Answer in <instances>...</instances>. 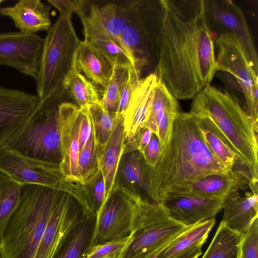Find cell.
I'll return each mask as SVG.
<instances>
[{"instance_id": "cell-1", "label": "cell", "mask_w": 258, "mask_h": 258, "mask_svg": "<svg viewBox=\"0 0 258 258\" xmlns=\"http://www.w3.org/2000/svg\"><path fill=\"white\" fill-rule=\"evenodd\" d=\"M163 16L154 72L177 99L193 98L218 71L205 0H160Z\"/></svg>"}, {"instance_id": "cell-2", "label": "cell", "mask_w": 258, "mask_h": 258, "mask_svg": "<svg viewBox=\"0 0 258 258\" xmlns=\"http://www.w3.org/2000/svg\"><path fill=\"white\" fill-rule=\"evenodd\" d=\"M145 187L151 201L162 203L181 195L208 175L227 173L231 169L220 162L206 144L198 118L179 111L169 140L153 167L144 163Z\"/></svg>"}, {"instance_id": "cell-3", "label": "cell", "mask_w": 258, "mask_h": 258, "mask_svg": "<svg viewBox=\"0 0 258 258\" xmlns=\"http://www.w3.org/2000/svg\"><path fill=\"white\" fill-rule=\"evenodd\" d=\"M190 112L214 123L248 169L250 186L257 185V132L238 98L209 85L193 98Z\"/></svg>"}, {"instance_id": "cell-4", "label": "cell", "mask_w": 258, "mask_h": 258, "mask_svg": "<svg viewBox=\"0 0 258 258\" xmlns=\"http://www.w3.org/2000/svg\"><path fill=\"white\" fill-rule=\"evenodd\" d=\"M61 191L37 185L22 187L20 203L2 239L3 258H34Z\"/></svg>"}, {"instance_id": "cell-5", "label": "cell", "mask_w": 258, "mask_h": 258, "mask_svg": "<svg viewBox=\"0 0 258 258\" xmlns=\"http://www.w3.org/2000/svg\"><path fill=\"white\" fill-rule=\"evenodd\" d=\"M67 91L58 90L40 101L5 149L34 159L59 164L61 158L58 109Z\"/></svg>"}, {"instance_id": "cell-6", "label": "cell", "mask_w": 258, "mask_h": 258, "mask_svg": "<svg viewBox=\"0 0 258 258\" xmlns=\"http://www.w3.org/2000/svg\"><path fill=\"white\" fill-rule=\"evenodd\" d=\"M80 42L71 18L59 15L44 38L35 80L37 95L41 100L64 88L66 80L76 71L75 56Z\"/></svg>"}, {"instance_id": "cell-7", "label": "cell", "mask_w": 258, "mask_h": 258, "mask_svg": "<svg viewBox=\"0 0 258 258\" xmlns=\"http://www.w3.org/2000/svg\"><path fill=\"white\" fill-rule=\"evenodd\" d=\"M133 195L135 215L132 238L120 258L155 255L188 227L172 219L162 204L147 200L136 190Z\"/></svg>"}, {"instance_id": "cell-8", "label": "cell", "mask_w": 258, "mask_h": 258, "mask_svg": "<svg viewBox=\"0 0 258 258\" xmlns=\"http://www.w3.org/2000/svg\"><path fill=\"white\" fill-rule=\"evenodd\" d=\"M162 16L160 0L128 1V20L121 42L141 76L145 71L155 70Z\"/></svg>"}, {"instance_id": "cell-9", "label": "cell", "mask_w": 258, "mask_h": 258, "mask_svg": "<svg viewBox=\"0 0 258 258\" xmlns=\"http://www.w3.org/2000/svg\"><path fill=\"white\" fill-rule=\"evenodd\" d=\"M0 172L22 187L37 185L65 192L77 201L86 216H93L87 187L66 181L58 163L34 159L5 149L0 153Z\"/></svg>"}, {"instance_id": "cell-10", "label": "cell", "mask_w": 258, "mask_h": 258, "mask_svg": "<svg viewBox=\"0 0 258 258\" xmlns=\"http://www.w3.org/2000/svg\"><path fill=\"white\" fill-rule=\"evenodd\" d=\"M215 42L218 49L216 58L218 71L227 72L235 79L243 96V108L258 133V74L250 65L241 43L234 35L226 32L219 34Z\"/></svg>"}, {"instance_id": "cell-11", "label": "cell", "mask_w": 258, "mask_h": 258, "mask_svg": "<svg viewBox=\"0 0 258 258\" xmlns=\"http://www.w3.org/2000/svg\"><path fill=\"white\" fill-rule=\"evenodd\" d=\"M134 215L132 189L116 181L111 194L96 217L91 246L130 235Z\"/></svg>"}, {"instance_id": "cell-12", "label": "cell", "mask_w": 258, "mask_h": 258, "mask_svg": "<svg viewBox=\"0 0 258 258\" xmlns=\"http://www.w3.org/2000/svg\"><path fill=\"white\" fill-rule=\"evenodd\" d=\"M208 24L219 32L234 35L242 46L250 65L258 74L257 51L242 10L230 0L205 1Z\"/></svg>"}, {"instance_id": "cell-13", "label": "cell", "mask_w": 258, "mask_h": 258, "mask_svg": "<svg viewBox=\"0 0 258 258\" xmlns=\"http://www.w3.org/2000/svg\"><path fill=\"white\" fill-rule=\"evenodd\" d=\"M44 38L21 31L0 32V64L10 67L36 80Z\"/></svg>"}, {"instance_id": "cell-14", "label": "cell", "mask_w": 258, "mask_h": 258, "mask_svg": "<svg viewBox=\"0 0 258 258\" xmlns=\"http://www.w3.org/2000/svg\"><path fill=\"white\" fill-rule=\"evenodd\" d=\"M86 216L77 201L61 191L34 258H53L72 228Z\"/></svg>"}, {"instance_id": "cell-15", "label": "cell", "mask_w": 258, "mask_h": 258, "mask_svg": "<svg viewBox=\"0 0 258 258\" xmlns=\"http://www.w3.org/2000/svg\"><path fill=\"white\" fill-rule=\"evenodd\" d=\"M40 101L37 95L0 86V153Z\"/></svg>"}, {"instance_id": "cell-16", "label": "cell", "mask_w": 258, "mask_h": 258, "mask_svg": "<svg viewBox=\"0 0 258 258\" xmlns=\"http://www.w3.org/2000/svg\"><path fill=\"white\" fill-rule=\"evenodd\" d=\"M57 122L60 140L61 172L66 181L78 183L77 171L80 151V108L71 102H61L58 106Z\"/></svg>"}, {"instance_id": "cell-17", "label": "cell", "mask_w": 258, "mask_h": 258, "mask_svg": "<svg viewBox=\"0 0 258 258\" xmlns=\"http://www.w3.org/2000/svg\"><path fill=\"white\" fill-rule=\"evenodd\" d=\"M223 199L184 195L167 200L161 204L172 219L189 227L215 218L222 210Z\"/></svg>"}, {"instance_id": "cell-18", "label": "cell", "mask_w": 258, "mask_h": 258, "mask_svg": "<svg viewBox=\"0 0 258 258\" xmlns=\"http://www.w3.org/2000/svg\"><path fill=\"white\" fill-rule=\"evenodd\" d=\"M158 78L154 73L141 78L124 114L125 140L135 136L149 118L154 89Z\"/></svg>"}, {"instance_id": "cell-19", "label": "cell", "mask_w": 258, "mask_h": 258, "mask_svg": "<svg viewBox=\"0 0 258 258\" xmlns=\"http://www.w3.org/2000/svg\"><path fill=\"white\" fill-rule=\"evenodd\" d=\"M251 183V176L248 172L232 169L227 173H216L205 176L188 186L177 197L194 195L224 198L231 192L245 190Z\"/></svg>"}, {"instance_id": "cell-20", "label": "cell", "mask_w": 258, "mask_h": 258, "mask_svg": "<svg viewBox=\"0 0 258 258\" xmlns=\"http://www.w3.org/2000/svg\"><path fill=\"white\" fill-rule=\"evenodd\" d=\"M222 209L221 222L229 229L243 235L258 218L257 192H246L243 196L239 191L231 192L224 198Z\"/></svg>"}, {"instance_id": "cell-21", "label": "cell", "mask_w": 258, "mask_h": 258, "mask_svg": "<svg viewBox=\"0 0 258 258\" xmlns=\"http://www.w3.org/2000/svg\"><path fill=\"white\" fill-rule=\"evenodd\" d=\"M51 7L40 0H20L11 6L0 8V15L10 18L20 31L36 34L51 26Z\"/></svg>"}, {"instance_id": "cell-22", "label": "cell", "mask_w": 258, "mask_h": 258, "mask_svg": "<svg viewBox=\"0 0 258 258\" xmlns=\"http://www.w3.org/2000/svg\"><path fill=\"white\" fill-rule=\"evenodd\" d=\"M125 143L123 115L115 113L112 133L99 157L100 170L105 187L104 204L110 197L115 184Z\"/></svg>"}, {"instance_id": "cell-23", "label": "cell", "mask_w": 258, "mask_h": 258, "mask_svg": "<svg viewBox=\"0 0 258 258\" xmlns=\"http://www.w3.org/2000/svg\"><path fill=\"white\" fill-rule=\"evenodd\" d=\"M112 61L90 41H81L75 56V68L94 84L105 88L114 67Z\"/></svg>"}, {"instance_id": "cell-24", "label": "cell", "mask_w": 258, "mask_h": 258, "mask_svg": "<svg viewBox=\"0 0 258 258\" xmlns=\"http://www.w3.org/2000/svg\"><path fill=\"white\" fill-rule=\"evenodd\" d=\"M80 12L98 22L124 50L121 37L128 20V1L108 2L101 4L85 0L78 13Z\"/></svg>"}, {"instance_id": "cell-25", "label": "cell", "mask_w": 258, "mask_h": 258, "mask_svg": "<svg viewBox=\"0 0 258 258\" xmlns=\"http://www.w3.org/2000/svg\"><path fill=\"white\" fill-rule=\"evenodd\" d=\"M179 109L177 99L158 79L154 89L149 118L155 121L157 125L161 151L169 140L174 120L180 111Z\"/></svg>"}, {"instance_id": "cell-26", "label": "cell", "mask_w": 258, "mask_h": 258, "mask_svg": "<svg viewBox=\"0 0 258 258\" xmlns=\"http://www.w3.org/2000/svg\"><path fill=\"white\" fill-rule=\"evenodd\" d=\"M215 224L213 218L187 227L155 255L158 258H179L202 248Z\"/></svg>"}, {"instance_id": "cell-27", "label": "cell", "mask_w": 258, "mask_h": 258, "mask_svg": "<svg viewBox=\"0 0 258 258\" xmlns=\"http://www.w3.org/2000/svg\"><path fill=\"white\" fill-rule=\"evenodd\" d=\"M84 28L85 38L108 57L114 65H132L133 63L128 55L119 45L94 19L84 13L77 14Z\"/></svg>"}, {"instance_id": "cell-28", "label": "cell", "mask_w": 258, "mask_h": 258, "mask_svg": "<svg viewBox=\"0 0 258 258\" xmlns=\"http://www.w3.org/2000/svg\"><path fill=\"white\" fill-rule=\"evenodd\" d=\"M197 117L205 141L218 160L231 169L250 173L228 139L214 123L207 117Z\"/></svg>"}, {"instance_id": "cell-29", "label": "cell", "mask_w": 258, "mask_h": 258, "mask_svg": "<svg viewBox=\"0 0 258 258\" xmlns=\"http://www.w3.org/2000/svg\"><path fill=\"white\" fill-rule=\"evenodd\" d=\"M96 218L85 217L70 231L53 258H82L92 245Z\"/></svg>"}, {"instance_id": "cell-30", "label": "cell", "mask_w": 258, "mask_h": 258, "mask_svg": "<svg viewBox=\"0 0 258 258\" xmlns=\"http://www.w3.org/2000/svg\"><path fill=\"white\" fill-rule=\"evenodd\" d=\"M242 235L229 229L221 222L202 258H238Z\"/></svg>"}, {"instance_id": "cell-31", "label": "cell", "mask_w": 258, "mask_h": 258, "mask_svg": "<svg viewBox=\"0 0 258 258\" xmlns=\"http://www.w3.org/2000/svg\"><path fill=\"white\" fill-rule=\"evenodd\" d=\"M22 186L0 172V242L21 199Z\"/></svg>"}, {"instance_id": "cell-32", "label": "cell", "mask_w": 258, "mask_h": 258, "mask_svg": "<svg viewBox=\"0 0 258 258\" xmlns=\"http://www.w3.org/2000/svg\"><path fill=\"white\" fill-rule=\"evenodd\" d=\"M86 108L90 117L92 131L95 138L99 157L112 133L115 113L106 110L100 100L89 105Z\"/></svg>"}, {"instance_id": "cell-33", "label": "cell", "mask_w": 258, "mask_h": 258, "mask_svg": "<svg viewBox=\"0 0 258 258\" xmlns=\"http://www.w3.org/2000/svg\"><path fill=\"white\" fill-rule=\"evenodd\" d=\"M100 172L98 150L92 131L88 140L80 151L77 171L78 183L86 186Z\"/></svg>"}, {"instance_id": "cell-34", "label": "cell", "mask_w": 258, "mask_h": 258, "mask_svg": "<svg viewBox=\"0 0 258 258\" xmlns=\"http://www.w3.org/2000/svg\"><path fill=\"white\" fill-rule=\"evenodd\" d=\"M64 87L80 108H86L101 99L95 84L77 71L67 78Z\"/></svg>"}, {"instance_id": "cell-35", "label": "cell", "mask_w": 258, "mask_h": 258, "mask_svg": "<svg viewBox=\"0 0 258 258\" xmlns=\"http://www.w3.org/2000/svg\"><path fill=\"white\" fill-rule=\"evenodd\" d=\"M132 65L114 66L110 80L104 88L100 102L108 111L115 113L117 111L122 89ZM134 68V67H133Z\"/></svg>"}, {"instance_id": "cell-36", "label": "cell", "mask_w": 258, "mask_h": 258, "mask_svg": "<svg viewBox=\"0 0 258 258\" xmlns=\"http://www.w3.org/2000/svg\"><path fill=\"white\" fill-rule=\"evenodd\" d=\"M127 154L121 167V173L127 184L126 186L135 190L137 187L145 189V177L142 155L138 151Z\"/></svg>"}, {"instance_id": "cell-37", "label": "cell", "mask_w": 258, "mask_h": 258, "mask_svg": "<svg viewBox=\"0 0 258 258\" xmlns=\"http://www.w3.org/2000/svg\"><path fill=\"white\" fill-rule=\"evenodd\" d=\"M131 238L132 234L120 239L92 245L82 258H120Z\"/></svg>"}, {"instance_id": "cell-38", "label": "cell", "mask_w": 258, "mask_h": 258, "mask_svg": "<svg viewBox=\"0 0 258 258\" xmlns=\"http://www.w3.org/2000/svg\"><path fill=\"white\" fill-rule=\"evenodd\" d=\"M238 258H258V218L242 235Z\"/></svg>"}, {"instance_id": "cell-39", "label": "cell", "mask_w": 258, "mask_h": 258, "mask_svg": "<svg viewBox=\"0 0 258 258\" xmlns=\"http://www.w3.org/2000/svg\"><path fill=\"white\" fill-rule=\"evenodd\" d=\"M141 76L134 68L132 66L130 67L116 113L124 115L133 91L141 79Z\"/></svg>"}, {"instance_id": "cell-40", "label": "cell", "mask_w": 258, "mask_h": 258, "mask_svg": "<svg viewBox=\"0 0 258 258\" xmlns=\"http://www.w3.org/2000/svg\"><path fill=\"white\" fill-rule=\"evenodd\" d=\"M91 199L94 217H97L105 200V187L101 172L87 186Z\"/></svg>"}, {"instance_id": "cell-41", "label": "cell", "mask_w": 258, "mask_h": 258, "mask_svg": "<svg viewBox=\"0 0 258 258\" xmlns=\"http://www.w3.org/2000/svg\"><path fill=\"white\" fill-rule=\"evenodd\" d=\"M85 0H47V2L55 7L59 12V15L71 18L73 13H77L82 9Z\"/></svg>"}, {"instance_id": "cell-42", "label": "cell", "mask_w": 258, "mask_h": 258, "mask_svg": "<svg viewBox=\"0 0 258 258\" xmlns=\"http://www.w3.org/2000/svg\"><path fill=\"white\" fill-rule=\"evenodd\" d=\"M161 153V149L158 137L153 133L150 142L142 154L145 164L150 167H154Z\"/></svg>"}, {"instance_id": "cell-43", "label": "cell", "mask_w": 258, "mask_h": 258, "mask_svg": "<svg viewBox=\"0 0 258 258\" xmlns=\"http://www.w3.org/2000/svg\"><path fill=\"white\" fill-rule=\"evenodd\" d=\"M91 133V121L87 110L86 108H80L79 140L80 149L85 145Z\"/></svg>"}, {"instance_id": "cell-44", "label": "cell", "mask_w": 258, "mask_h": 258, "mask_svg": "<svg viewBox=\"0 0 258 258\" xmlns=\"http://www.w3.org/2000/svg\"><path fill=\"white\" fill-rule=\"evenodd\" d=\"M202 253V248L197 249L179 258H198ZM146 258H158L155 255H152Z\"/></svg>"}, {"instance_id": "cell-45", "label": "cell", "mask_w": 258, "mask_h": 258, "mask_svg": "<svg viewBox=\"0 0 258 258\" xmlns=\"http://www.w3.org/2000/svg\"><path fill=\"white\" fill-rule=\"evenodd\" d=\"M4 2L3 0H0V5Z\"/></svg>"}, {"instance_id": "cell-46", "label": "cell", "mask_w": 258, "mask_h": 258, "mask_svg": "<svg viewBox=\"0 0 258 258\" xmlns=\"http://www.w3.org/2000/svg\"><path fill=\"white\" fill-rule=\"evenodd\" d=\"M0 258H3V257H2V255H1V251H0Z\"/></svg>"}]
</instances>
